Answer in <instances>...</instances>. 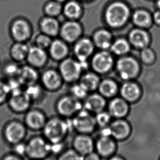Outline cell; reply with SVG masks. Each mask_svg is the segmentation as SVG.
Listing matches in <instances>:
<instances>
[{"label":"cell","instance_id":"d590c367","mask_svg":"<svg viewBox=\"0 0 160 160\" xmlns=\"http://www.w3.org/2000/svg\"><path fill=\"white\" fill-rule=\"evenodd\" d=\"M71 95L79 100L86 98L88 91L81 84L74 85L71 88Z\"/></svg>","mask_w":160,"mask_h":160},{"label":"cell","instance_id":"8fae6325","mask_svg":"<svg viewBox=\"0 0 160 160\" xmlns=\"http://www.w3.org/2000/svg\"><path fill=\"white\" fill-rule=\"evenodd\" d=\"M111 137L118 140L127 139L131 133L129 123L123 118H117L109 125Z\"/></svg>","mask_w":160,"mask_h":160},{"label":"cell","instance_id":"4316f807","mask_svg":"<svg viewBox=\"0 0 160 160\" xmlns=\"http://www.w3.org/2000/svg\"><path fill=\"white\" fill-rule=\"evenodd\" d=\"M80 83L82 85L88 92L93 91L99 87L100 84L99 78L96 74L87 73L82 78Z\"/></svg>","mask_w":160,"mask_h":160},{"label":"cell","instance_id":"836d02e7","mask_svg":"<svg viewBox=\"0 0 160 160\" xmlns=\"http://www.w3.org/2000/svg\"><path fill=\"white\" fill-rule=\"evenodd\" d=\"M83 156L73 149H65L58 155L57 160H83Z\"/></svg>","mask_w":160,"mask_h":160},{"label":"cell","instance_id":"7a4b0ae2","mask_svg":"<svg viewBox=\"0 0 160 160\" xmlns=\"http://www.w3.org/2000/svg\"><path fill=\"white\" fill-rule=\"evenodd\" d=\"M51 152V144L43 136L33 137L26 142V156L31 160H43Z\"/></svg>","mask_w":160,"mask_h":160},{"label":"cell","instance_id":"74e56055","mask_svg":"<svg viewBox=\"0 0 160 160\" xmlns=\"http://www.w3.org/2000/svg\"><path fill=\"white\" fill-rule=\"evenodd\" d=\"M25 93L29 97L32 102L39 98L41 94V88L39 86L36 85H31L27 88Z\"/></svg>","mask_w":160,"mask_h":160},{"label":"cell","instance_id":"ffe728a7","mask_svg":"<svg viewBox=\"0 0 160 160\" xmlns=\"http://www.w3.org/2000/svg\"><path fill=\"white\" fill-rule=\"evenodd\" d=\"M12 32L16 40L22 41L28 38L30 35L29 24L24 20H19L14 22Z\"/></svg>","mask_w":160,"mask_h":160},{"label":"cell","instance_id":"bcb514c9","mask_svg":"<svg viewBox=\"0 0 160 160\" xmlns=\"http://www.w3.org/2000/svg\"><path fill=\"white\" fill-rule=\"evenodd\" d=\"M153 19L156 24L160 25V11L155 12L153 16Z\"/></svg>","mask_w":160,"mask_h":160},{"label":"cell","instance_id":"e575fe53","mask_svg":"<svg viewBox=\"0 0 160 160\" xmlns=\"http://www.w3.org/2000/svg\"><path fill=\"white\" fill-rule=\"evenodd\" d=\"M111 118L112 116L108 111H104L103 110L96 113L95 119L97 125H98L101 128L107 127L110 123Z\"/></svg>","mask_w":160,"mask_h":160},{"label":"cell","instance_id":"d4e9b609","mask_svg":"<svg viewBox=\"0 0 160 160\" xmlns=\"http://www.w3.org/2000/svg\"><path fill=\"white\" fill-rule=\"evenodd\" d=\"M111 35L106 30H100L94 35V42L97 47L102 49H107L110 46Z\"/></svg>","mask_w":160,"mask_h":160},{"label":"cell","instance_id":"5bb4252c","mask_svg":"<svg viewBox=\"0 0 160 160\" xmlns=\"http://www.w3.org/2000/svg\"><path fill=\"white\" fill-rule=\"evenodd\" d=\"M129 105L127 101L122 98H113L108 105V112L112 118H123L128 113Z\"/></svg>","mask_w":160,"mask_h":160},{"label":"cell","instance_id":"9c48e42d","mask_svg":"<svg viewBox=\"0 0 160 160\" xmlns=\"http://www.w3.org/2000/svg\"><path fill=\"white\" fill-rule=\"evenodd\" d=\"M32 101L25 92L11 94L8 99V106L16 113H25L30 109Z\"/></svg>","mask_w":160,"mask_h":160},{"label":"cell","instance_id":"f35d334b","mask_svg":"<svg viewBox=\"0 0 160 160\" xmlns=\"http://www.w3.org/2000/svg\"><path fill=\"white\" fill-rule=\"evenodd\" d=\"M141 58L144 62L147 64H150L153 62L155 59V54L150 48L145 47L143 48L142 52Z\"/></svg>","mask_w":160,"mask_h":160},{"label":"cell","instance_id":"3957f363","mask_svg":"<svg viewBox=\"0 0 160 160\" xmlns=\"http://www.w3.org/2000/svg\"><path fill=\"white\" fill-rule=\"evenodd\" d=\"M129 10L126 5L115 2L110 5L105 13V19L111 27L118 28L125 24L129 18Z\"/></svg>","mask_w":160,"mask_h":160},{"label":"cell","instance_id":"4dcf8cb0","mask_svg":"<svg viewBox=\"0 0 160 160\" xmlns=\"http://www.w3.org/2000/svg\"><path fill=\"white\" fill-rule=\"evenodd\" d=\"M64 13L69 18H78L81 13V8L78 3L71 1L65 5Z\"/></svg>","mask_w":160,"mask_h":160},{"label":"cell","instance_id":"83f0119b","mask_svg":"<svg viewBox=\"0 0 160 160\" xmlns=\"http://www.w3.org/2000/svg\"><path fill=\"white\" fill-rule=\"evenodd\" d=\"M41 28L46 34L49 35H56L59 31V24L53 18H46L41 22Z\"/></svg>","mask_w":160,"mask_h":160},{"label":"cell","instance_id":"5b68a950","mask_svg":"<svg viewBox=\"0 0 160 160\" xmlns=\"http://www.w3.org/2000/svg\"><path fill=\"white\" fill-rule=\"evenodd\" d=\"M83 108L82 102L73 96H64L56 105V111L62 118L70 119Z\"/></svg>","mask_w":160,"mask_h":160},{"label":"cell","instance_id":"ab89813d","mask_svg":"<svg viewBox=\"0 0 160 160\" xmlns=\"http://www.w3.org/2000/svg\"><path fill=\"white\" fill-rule=\"evenodd\" d=\"M10 94L8 85L0 82V105L3 104L7 100V98Z\"/></svg>","mask_w":160,"mask_h":160},{"label":"cell","instance_id":"f546056e","mask_svg":"<svg viewBox=\"0 0 160 160\" xmlns=\"http://www.w3.org/2000/svg\"><path fill=\"white\" fill-rule=\"evenodd\" d=\"M133 20L135 24L140 27H149L151 22L150 15L147 12L141 10L134 14Z\"/></svg>","mask_w":160,"mask_h":160},{"label":"cell","instance_id":"681fc988","mask_svg":"<svg viewBox=\"0 0 160 160\" xmlns=\"http://www.w3.org/2000/svg\"><path fill=\"white\" fill-rule=\"evenodd\" d=\"M57 1H59V2H62V1H64V0H57Z\"/></svg>","mask_w":160,"mask_h":160},{"label":"cell","instance_id":"8992f818","mask_svg":"<svg viewBox=\"0 0 160 160\" xmlns=\"http://www.w3.org/2000/svg\"><path fill=\"white\" fill-rule=\"evenodd\" d=\"M27 127L24 123L18 121L7 123L3 132V137L7 143L13 146L23 142L27 136Z\"/></svg>","mask_w":160,"mask_h":160},{"label":"cell","instance_id":"9a60e30c","mask_svg":"<svg viewBox=\"0 0 160 160\" xmlns=\"http://www.w3.org/2000/svg\"><path fill=\"white\" fill-rule=\"evenodd\" d=\"M113 65V59L107 52L96 54L92 60L94 69L99 73H105L111 69Z\"/></svg>","mask_w":160,"mask_h":160},{"label":"cell","instance_id":"60d3db41","mask_svg":"<svg viewBox=\"0 0 160 160\" xmlns=\"http://www.w3.org/2000/svg\"><path fill=\"white\" fill-rule=\"evenodd\" d=\"M13 153L22 158L26 156V142H19L13 146Z\"/></svg>","mask_w":160,"mask_h":160},{"label":"cell","instance_id":"b9f144b4","mask_svg":"<svg viewBox=\"0 0 160 160\" xmlns=\"http://www.w3.org/2000/svg\"><path fill=\"white\" fill-rule=\"evenodd\" d=\"M37 43L38 47L41 48H44L48 47L49 45H51V41L49 37L46 35H40L37 38Z\"/></svg>","mask_w":160,"mask_h":160},{"label":"cell","instance_id":"8d00e7d4","mask_svg":"<svg viewBox=\"0 0 160 160\" xmlns=\"http://www.w3.org/2000/svg\"><path fill=\"white\" fill-rule=\"evenodd\" d=\"M62 6L57 2H51L47 4L45 11L49 16H56L60 13Z\"/></svg>","mask_w":160,"mask_h":160},{"label":"cell","instance_id":"7dc6e473","mask_svg":"<svg viewBox=\"0 0 160 160\" xmlns=\"http://www.w3.org/2000/svg\"><path fill=\"white\" fill-rule=\"evenodd\" d=\"M109 160H125L123 158L119 156H112Z\"/></svg>","mask_w":160,"mask_h":160},{"label":"cell","instance_id":"7c38bea8","mask_svg":"<svg viewBox=\"0 0 160 160\" xmlns=\"http://www.w3.org/2000/svg\"><path fill=\"white\" fill-rule=\"evenodd\" d=\"M95 144L89 134H78L72 141V148L84 157L93 151Z\"/></svg>","mask_w":160,"mask_h":160},{"label":"cell","instance_id":"1f68e13d","mask_svg":"<svg viewBox=\"0 0 160 160\" xmlns=\"http://www.w3.org/2000/svg\"><path fill=\"white\" fill-rule=\"evenodd\" d=\"M130 49L129 43L124 39L116 41L111 46V50L117 55H123L127 53Z\"/></svg>","mask_w":160,"mask_h":160},{"label":"cell","instance_id":"ee69618b","mask_svg":"<svg viewBox=\"0 0 160 160\" xmlns=\"http://www.w3.org/2000/svg\"><path fill=\"white\" fill-rule=\"evenodd\" d=\"M83 160H100V156L97 152H92L83 158Z\"/></svg>","mask_w":160,"mask_h":160},{"label":"cell","instance_id":"603a6c76","mask_svg":"<svg viewBox=\"0 0 160 160\" xmlns=\"http://www.w3.org/2000/svg\"><path fill=\"white\" fill-rule=\"evenodd\" d=\"M28 57L29 62L36 67H40L44 64L47 59L45 51L42 48L38 47H32L29 49Z\"/></svg>","mask_w":160,"mask_h":160},{"label":"cell","instance_id":"7402d4cb","mask_svg":"<svg viewBox=\"0 0 160 160\" xmlns=\"http://www.w3.org/2000/svg\"><path fill=\"white\" fill-rule=\"evenodd\" d=\"M18 76L20 83L28 86L33 85L38 77L36 71L29 67H25L22 69H19Z\"/></svg>","mask_w":160,"mask_h":160},{"label":"cell","instance_id":"52a82bcc","mask_svg":"<svg viewBox=\"0 0 160 160\" xmlns=\"http://www.w3.org/2000/svg\"><path fill=\"white\" fill-rule=\"evenodd\" d=\"M47 117L42 111L38 109H29L25 112L24 124L32 131H42L47 121Z\"/></svg>","mask_w":160,"mask_h":160},{"label":"cell","instance_id":"44dd1931","mask_svg":"<svg viewBox=\"0 0 160 160\" xmlns=\"http://www.w3.org/2000/svg\"><path fill=\"white\" fill-rule=\"evenodd\" d=\"M130 42L135 47L140 48L147 47L149 42V38L147 32L141 29H134L129 36Z\"/></svg>","mask_w":160,"mask_h":160},{"label":"cell","instance_id":"d6986e66","mask_svg":"<svg viewBox=\"0 0 160 160\" xmlns=\"http://www.w3.org/2000/svg\"><path fill=\"white\" fill-rule=\"evenodd\" d=\"M82 32V29L79 24L74 22H69L64 24L61 33L64 39L68 42L75 41Z\"/></svg>","mask_w":160,"mask_h":160},{"label":"cell","instance_id":"7bdbcfd3","mask_svg":"<svg viewBox=\"0 0 160 160\" xmlns=\"http://www.w3.org/2000/svg\"><path fill=\"white\" fill-rule=\"evenodd\" d=\"M19 71V69L17 67V65L14 64L8 65L6 68V72L8 75H18Z\"/></svg>","mask_w":160,"mask_h":160},{"label":"cell","instance_id":"4fadbf2b","mask_svg":"<svg viewBox=\"0 0 160 160\" xmlns=\"http://www.w3.org/2000/svg\"><path fill=\"white\" fill-rule=\"evenodd\" d=\"M97 152L103 158H110L115 153L116 145L111 136H100L95 144Z\"/></svg>","mask_w":160,"mask_h":160},{"label":"cell","instance_id":"6da1fadb","mask_svg":"<svg viewBox=\"0 0 160 160\" xmlns=\"http://www.w3.org/2000/svg\"><path fill=\"white\" fill-rule=\"evenodd\" d=\"M72 128L70 119L55 116L47 119L42 129L43 137L51 144L64 142Z\"/></svg>","mask_w":160,"mask_h":160},{"label":"cell","instance_id":"ba28073f","mask_svg":"<svg viewBox=\"0 0 160 160\" xmlns=\"http://www.w3.org/2000/svg\"><path fill=\"white\" fill-rule=\"evenodd\" d=\"M117 68L121 78L124 80H129L135 78L139 71L138 62L131 57L120 59L118 61Z\"/></svg>","mask_w":160,"mask_h":160},{"label":"cell","instance_id":"2e32d148","mask_svg":"<svg viewBox=\"0 0 160 160\" xmlns=\"http://www.w3.org/2000/svg\"><path fill=\"white\" fill-rule=\"evenodd\" d=\"M107 104L105 97L99 94H92L86 97L83 109L91 113H97L103 111Z\"/></svg>","mask_w":160,"mask_h":160},{"label":"cell","instance_id":"cb8c5ba5","mask_svg":"<svg viewBox=\"0 0 160 160\" xmlns=\"http://www.w3.org/2000/svg\"><path fill=\"white\" fill-rule=\"evenodd\" d=\"M42 81L45 87L49 90H56L61 85L60 76L53 70L46 71L43 75Z\"/></svg>","mask_w":160,"mask_h":160},{"label":"cell","instance_id":"484cf974","mask_svg":"<svg viewBox=\"0 0 160 160\" xmlns=\"http://www.w3.org/2000/svg\"><path fill=\"white\" fill-rule=\"evenodd\" d=\"M100 94L106 98H111L116 96L118 91L117 84L110 80H105L99 85Z\"/></svg>","mask_w":160,"mask_h":160},{"label":"cell","instance_id":"e0dca14e","mask_svg":"<svg viewBox=\"0 0 160 160\" xmlns=\"http://www.w3.org/2000/svg\"><path fill=\"white\" fill-rule=\"evenodd\" d=\"M93 43L87 38L80 40L75 47V53L81 62H86V60L93 51Z\"/></svg>","mask_w":160,"mask_h":160},{"label":"cell","instance_id":"f6af8a7d","mask_svg":"<svg viewBox=\"0 0 160 160\" xmlns=\"http://www.w3.org/2000/svg\"><path fill=\"white\" fill-rule=\"evenodd\" d=\"M2 160H23L22 158L15 153H10L5 156L2 158Z\"/></svg>","mask_w":160,"mask_h":160},{"label":"cell","instance_id":"d6a6232c","mask_svg":"<svg viewBox=\"0 0 160 160\" xmlns=\"http://www.w3.org/2000/svg\"><path fill=\"white\" fill-rule=\"evenodd\" d=\"M29 49L26 45L18 43L14 45L12 49V55L16 60H22L27 57Z\"/></svg>","mask_w":160,"mask_h":160},{"label":"cell","instance_id":"277c9868","mask_svg":"<svg viewBox=\"0 0 160 160\" xmlns=\"http://www.w3.org/2000/svg\"><path fill=\"white\" fill-rule=\"evenodd\" d=\"M72 128L78 134H89L96 128L95 117L83 108L75 116L70 118Z\"/></svg>","mask_w":160,"mask_h":160},{"label":"cell","instance_id":"f1b7e54d","mask_svg":"<svg viewBox=\"0 0 160 160\" xmlns=\"http://www.w3.org/2000/svg\"><path fill=\"white\" fill-rule=\"evenodd\" d=\"M68 48L64 43L56 40L51 44V53L56 59H61L66 56L68 53Z\"/></svg>","mask_w":160,"mask_h":160},{"label":"cell","instance_id":"ac0fdd59","mask_svg":"<svg viewBox=\"0 0 160 160\" xmlns=\"http://www.w3.org/2000/svg\"><path fill=\"white\" fill-rule=\"evenodd\" d=\"M122 98L127 102H135L140 98L141 91L138 85L133 82H126L121 88Z\"/></svg>","mask_w":160,"mask_h":160},{"label":"cell","instance_id":"30bf717a","mask_svg":"<svg viewBox=\"0 0 160 160\" xmlns=\"http://www.w3.org/2000/svg\"><path fill=\"white\" fill-rule=\"evenodd\" d=\"M83 68L81 62H77L71 59L65 60L60 67L62 78L68 82H72L77 80Z\"/></svg>","mask_w":160,"mask_h":160},{"label":"cell","instance_id":"c3c4849f","mask_svg":"<svg viewBox=\"0 0 160 160\" xmlns=\"http://www.w3.org/2000/svg\"><path fill=\"white\" fill-rule=\"evenodd\" d=\"M158 7L160 8V0H158Z\"/></svg>","mask_w":160,"mask_h":160}]
</instances>
